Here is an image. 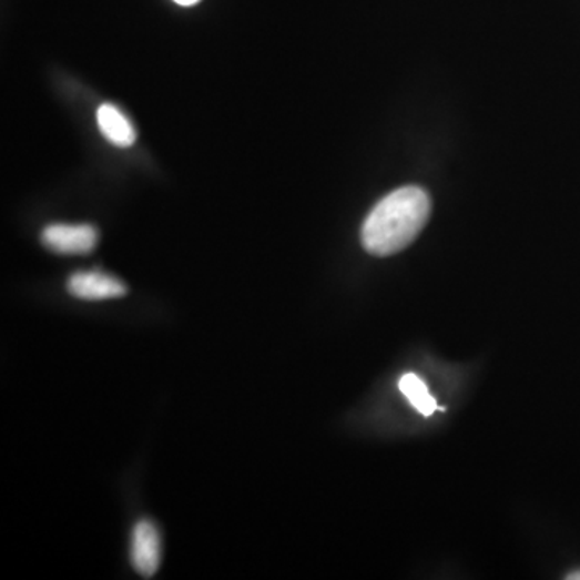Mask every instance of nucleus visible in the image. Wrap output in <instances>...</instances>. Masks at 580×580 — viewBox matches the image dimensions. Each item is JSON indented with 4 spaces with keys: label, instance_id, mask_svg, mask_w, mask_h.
Instances as JSON below:
<instances>
[{
    "label": "nucleus",
    "instance_id": "f257e3e1",
    "mask_svg": "<svg viewBox=\"0 0 580 580\" xmlns=\"http://www.w3.org/2000/svg\"><path fill=\"white\" fill-rule=\"evenodd\" d=\"M429 215L430 199L425 189H397L377 202L363 223V247L376 256L398 254L418 237Z\"/></svg>",
    "mask_w": 580,
    "mask_h": 580
},
{
    "label": "nucleus",
    "instance_id": "f03ea898",
    "mask_svg": "<svg viewBox=\"0 0 580 580\" xmlns=\"http://www.w3.org/2000/svg\"><path fill=\"white\" fill-rule=\"evenodd\" d=\"M45 248L62 255H85L94 251L99 233L91 224H51L41 234Z\"/></svg>",
    "mask_w": 580,
    "mask_h": 580
},
{
    "label": "nucleus",
    "instance_id": "7ed1b4c3",
    "mask_svg": "<svg viewBox=\"0 0 580 580\" xmlns=\"http://www.w3.org/2000/svg\"><path fill=\"white\" fill-rule=\"evenodd\" d=\"M131 563L142 578H154L160 568L162 546L154 522L141 519L131 533Z\"/></svg>",
    "mask_w": 580,
    "mask_h": 580
},
{
    "label": "nucleus",
    "instance_id": "20e7f679",
    "mask_svg": "<svg viewBox=\"0 0 580 580\" xmlns=\"http://www.w3.org/2000/svg\"><path fill=\"white\" fill-rule=\"evenodd\" d=\"M67 291L74 298L88 302L110 301L126 295V286L119 277L112 276L98 269L92 272H78L71 274L67 281Z\"/></svg>",
    "mask_w": 580,
    "mask_h": 580
},
{
    "label": "nucleus",
    "instance_id": "39448f33",
    "mask_svg": "<svg viewBox=\"0 0 580 580\" xmlns=\"http://www.w3.org/2000/svg\"><path fill=\"white\" fill-rule=\"evenodd\" d=\"M99 130L116 147H130L136 142L133 123L112 103H102L98 110Z\"/></svg>",
    "mask_w": 580,
    "mask_h": 580
},
{
    "label": "nucleus",
    "instance_id": "423d86ee",
    "mask_svg": "<svg viewBox=\"0 0 580 580\" xmlns=\"http://www.w3.org/2000/svg\"><path fill=\"white\" fill-rule=\"evenodd\" d=\"M398 387L423 416H430L434 411L439 410L433 395L427 390L426 384L418 376L405 375L398 383Z\"/></svg>",
    "mask_w": 580,
    "mask_h": 580
},
{
    "label": "nucleus",
    "instance_id": "0eeeda50",
    "mask_svg": "<svg viewBox=\"0 0 580 580\" xmlns=\"http://www.w3.org/2000/svg\"><path fill=\"white\" fill-rule=\"evenodd\" d=\"M174 2L180 3L183 7L195 6V3L201 2V0H174Z\"/></svg>",
    "mask_w": 580,
    "mask_h": 580
},
{
    "label": "nucleus",
    "instance_id": "6e6552de",
    "mask_svg": "<svg viewBox=\"0 0 580 580\" xmlns=\"http://www.w3.org/2000/svg\"><path fill=\"white\" fill-rule=\"evenodd\" d=\"M566 579L580 580V571L572 572V574H569L568 578H566Z\"/></svg>",
    "mask_w": 580,
    "mask_h": 580
}]
</instances>
